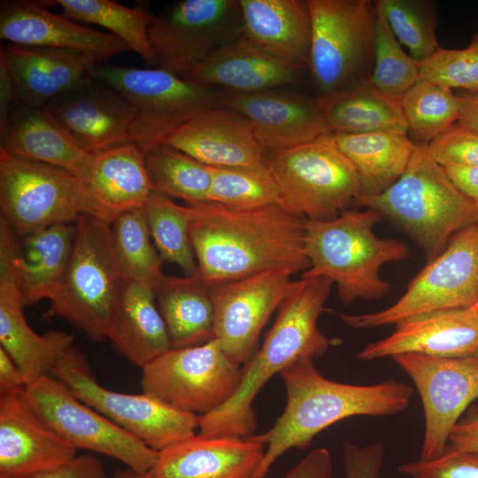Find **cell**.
Instances as JSON below:
<instances>
[{
  "mask_svg": "<svg viewBox=\"0 0 478 478\" xmlns=\"http://www.w3.org/2000/svg\"><path fill=\"white\" fill-rule=\"evenodd\" d=\"M392 33L420 63L439 48L436 4L430 0H374Z\"/></svg>",
  "mask_w": 478,
  "mask_h": 478,
  "instance_id": "cell-41",
  "label": "cell"
},
{
  "mask_svg": "<svg viewBox=\"0 0 478 478\" xmlns=\"http://www.w3.org/2000/svg\"><path fill=\"white\" fill-rule=\"evenodd\" d=\"M448 443L455 450L478 453V416L458 422L450 434Z\"/></svg>",
  "mask_w": 478,
  "mask_h": 478,
  "instance_id": "cell-50",
  "label": "cell"
},
{
  "mask_svg": "<svg viewBox=\"0 0 478 478\" xmlns=\"http://www.w3.org/2000/svg\"><path fill=\"white\" fill-rule=\"evenodd\" d=\"M197 276L210 287L267 271L310 267L307 219L274 204L236 209L211 201L187 204Z\"/></svg>",
  "mask_w": 478,
  "mask_h": 478,
  "instance_id": "cell-1",
  "label": "cell"
},
{
  "mask_svg": "<svg viewBox=\"0 0 478 478\" xmlns=\"http://www.w3.org/2000/svg\"><path fill=\"white\" fill-rule=\"evenodd\" d=\"M1 217L19 237L87 215L78 179L50 165L0 150Z\"/></svg>",
  "mask_w": 478,
  "mask_h": 478,
  "instance_id": "cell-14",
  "label": "cell"
},
{
  "mask_svg": "<svg viewBox=\"0 0 478 478\" xmlns=\"http://www.w3.org/2000/svg\"><path fill=\"white\" fill-rule=\"evenodd\" d=\"M355 203L399 226L420 244L428 261L457 232L478 223V205L456 187L422 143H415L396 182L381 194L359 196Z\"/></svg>",
  "mask_w": 478,
  "mask_h": 478,
  "instance_id": "cell-5",
  "label": "cell"
},
{
  "mask_svg": "<svg viewBox=\"0 0 478 478\" xmlns=\"http://www.w3.org/2000/svg\"><path fill=\"white\" fill-rule=\"evenodd\" d=\"M474 306L478 309V303Z\"/></svg>",
  "mask_w": 478,
  "mask_h": 478,
  "instance_id": "cell-56",
  "label": "cell"
},
{
  "mask_svg": "<svg viewBox=\"0 0 478 478\" xmlns=\"http://www.w3.org/2000/svg\"><path fill=\"white\" fill-rule=\"evenodd\" d=\"M154 293L172 348L197 346L213 338L211 287L197 274L182 277L164 275Z\"/></svg>",
  "mask_w": 478,
  "mask_h": 478,
  "instance_id": "cell-34",
  "label": "cell"
},
{
  "mask_svg": "<svg viewBox=\"0 0 478 478\" xmlns=\"http://www.w3.org/2000/svg\"><path fill=\"white\" fill-rule=\"evenodd\" d=\"M284 205L311 220L336 218L361 195L357 172L330 134L297 147L266 150Z\"/></svg>",
  "mask_w": 478,
  "mask_h": 478,
  "instance_id": "cell-10",
  "label": "cell"
},
{
  "mask_svg": "<svg viewBox=\"0 0 478 478\" xmlns=\"http://www.w3.org/2000/svg\"><path fill=\"white\" fill-rule=\"evenodd\" d=\"M306 68L268 53L244 34L197 66L188 80L233 92L301 87Z\"/></svg>",
  "mask_w": 478,
  "mask_h": 478,
  "instance_id": "cell-27",
  "label": "cell"
},
{
  "mask_svg": "<svg viewBox=\"0 0 478 478\" xmlns=\"http://www.w3.org/2000/svg\"><path fill=\"white\" fill-rule=\"evenodd\" d=\"M16 103L13 82L5 67L0 64V130L5 126Z\"/></svg>",
  "mask_w": 478,
  "mask_h": 478,
  "instance_id": "cell-53",
  "label": "cell"
},
{
  "mask_svg": "<svg viewBox=\"0 0 478 478\" xmlns=\"http://www.w3.org/2000/svg\"><path fill=\"white\" fill-rule=\"evenodd\" d=\"M420 79L444 88L478 90V32L465 49L440 47L420 63Z\"/></svg>",
  "mask_w": 478,
  "mask_h": 478,
  "instance_id": "cell-44",
  "label": "cell"
},
{
  "mask_svg": "<svg viewBox=\"0 0 478 478\" xmlns=\"http://www.w3.org/2000/svg\"><path fill=\"white\" fill-rule=\"evenodd\" d=\"M456 187L478 205V166L443 167Z\"/></svg>",
  "mask_w": 478,
  "mask_h": 478,
  "instance_id": "cell-51",
  "label": "cell"
},
{
  "mask_svg": "<svg viewBox=\"0 0 478 478\" xmlns=\"http://www.w3.org/2000/svg\"><path fill=\"white\" fill-rule=\"evenodd\" d=\"M312 19L308 74L316 96L370 79L377 10L371 0H307Z\"/></svg>",
  "mask_w": 478,
  "mask_h": 478,
  "instance_id": "cell-8",
  "label": "cell"
},
{
  "mask_svg": "<svg viewBox=\"0 0 478 478\" xmlns=\"http://www.w3.org/2000/svg\"><path fill=\"white\" fill-rule=\"evenodd\" d=\"M76 178L87 215L110 224L126 212L143 208L153 192L145 154L133 143L91 153Z\"/></svg>",
  "mask_w": 478,
  "mask_h": 478,
  "instance_id": "cell-21",
  "label": "cell"
},
{
  "mask_svg": "<svg viewBox=\"0 0 478 478\" xmlns=\"http://www.w3.org/2000/svg\"><path fill=\"white\" fill-rule=\"evenodd\" d=\"M286 405L274 425L252 437L266 445L256 478L291 448L305 449L314 436L335 423L354 416H389L405 411L412 388L396 379L372 385L335 382L324 377L313 360L296 362L280 373Z\"/></svg>",
  "mask_w": 478,
  "mask_h": 478,
  "instance_id": "cell-3",
  "label": "cell"
},
{
  "mask_svg": "<svg viewBox=\"0 0 478 478\" xmlns=\"http://www.w3.org/2000/svg\"><path fill=\"white\" fill-rule=\"evenodd\" d=\"M33 407L25 389L0 394V478H31L77 457Z\"/></svg>",
  "mask_w": 478,
  "mask_h": 478,
  "instance_id": "cell-19",
  "label": "cell"
},
{
  "mask_svg": "<svg viewBox=\"0 0 478 478\" xmlns=\"http://www.w3.org/2000/svg\"><path fill=\"white\" fill-rule=\"evenodd\" d=\"M111 229L115 255L127 279L154 289L165 274L143 208L120 214Z\"/></svg>",
  "mask_w": 478,
  "mask_h": 478,
  "instance_id": "cell-40",
  "label": "cell"
},
{
  "mask_svg": "<svg viewBox=\"0 0 478 478\" xmlns=\"http://www.w3.org/2000/svg\"><path fill=\"white\" fill-rule=\"evenodd\" d=\"M407 135L428 144L459 121L460 103L451 89L420 79L400 99Z\"/></svg>",
  "mask_w": 478,
  "mask_h": 478,
  "instance_id": "cell-38",
  "label": "cell"
},
{
  "mask_svg": "<svg viewBox=\"0 0 478 478\" xmlns=\"http://www.w3.org/2000/svg\"><path fill=\"white\" fill-rule=\"evenodd\" d=\"M76 236L75 223L52 225L19 238L14 258L15 276L24 305L58 292L66 274Z\"/></svg>",
  "mask_w": 478,
  "mask_h": 478,
  "instance_id": "cell-32",
  "label": "cell"
},
{
  "mask_svg": "<svg viewBox=\"0 0 478 478\" xmlns=\"http://www.w3.org/2000/svg\"><path fill=\"white\" fill-rule=\"evenodd\" d=\"M36 412L76 449L112 457L138 473H149L158 452L81 401L62 382L45 374L25 388Z\"/></svg>",
  "mask_w": 478,
  "mask_h": 478,
  "instance_id": "cell-15",
  "label": "cell"
},
{
  "mask_svg": "<svg viewBox=\"0 0 478 478\" xmlns=\"http://www.w3.org/2000/svg\"><path fill=\"white\" fill-rule=\"evenodd\" d=\"M114 478H152L148 473L135 472L130 468H124L114 474Z\"/></svg>",
  "mask_w": 478,
  "mask_h": 478,
  "instance_id": "cell-55",
  "label": "cell"
},
{
  "mask_svg": "<svg viewBox=\"0 0 478 478\" xmlns=\"http://www.w3.org/2000/svg\"><path fill=\"white\" fill-rule=\"evenodd\" d=\"M285 271H267L211 287L213 338L236 365L254 354L258 336L294 281Z\"/></svg>",
  "mask_w": 478,
  "mask_h": 478,
  "instance_id": "cell-17",
  "label": "cell"
},
{
  "mask_svg": "<svg viewBox=\"0 0 478 478\" xmlns=\"http://www.w3.org/2000/svg\"><path fill=\"white\" fill-rule=\"evenodd\" d=\"M334 466L329 451L317 448L311 451L283 478H333Z\"/></svg>",
  "mask_w": 478,
  "mask_h": 478,
  "instance_id": "cell-49",
  "label": "cell"
},
{
  "mask_svg": "<svg viewBox=\"0 0 478 478\" xmlns=\"http://www.w3.org/2000/svg\"><path fill=\"white\" fill-rule=\"evenodd\" d=\"M334 283L328 278H301L278 309L260 349L243 364L235 393L218 409L199 415L197 435L207 437H249L257 428L253 402L276 374L297 361L323 356L340 343L318 327Z\"/></svg>",
  "mask_w": 478,
  "mask_h": 478,
  "instance_id": "cell-2",
  "label": "cell"
},
{
  "mask_svg": "<svg viewBox=\"0 0 478 478\" xmlns=\"http://www.w3.org/2000/svg\"><path fill=\"white\" fill-rule=\"evenodd\" d=\"M26 383L19 367L0 346V394L23 390Z\"/></svg>",
  "mask_w": 478,
  "mask_h": 478,
  "instance_id": "cell-52",
  "label": "cell"
},
{
  "mask_svg": "<svg viewBox=\"0 0 478 478\" xmlns=\"http://www.w3.org/2000/svg\"><path fill=\"white\" fill-rule=\"evenodd\" d=\"M210 168L209 201L236 209L284 205L280 189L266 165L260 167Z\"/></svg>",
  "mask_w": 478,
  "mask_h": 478,
  "instance_id": "cell-42",
  "label": "cell"
},
{
  "mask_svg": "<svg viewBox=\"0 0 478 478\" xmlns=\"http://www.w3.org/2000/svg\"><path fill=\"white\" fill-rule=\"evenodd\" d=\"M414 353L436 358L478 357V309H453L405 319L385 338L369 343L356 357L372 361Z\"/></svg>",
  "mask_w": 478,
  "mask_h": 478,
  "instance_id": "cell-22",
  "label": "cell"
},
{
  "mask_svg": "<svg viewBox=\"0 0 478 478\" xmlns=\"http://www.w3.org/2000/svg\"><path fill=\"white\" fill-rule=\"evenodd\" d=\"M398 471L410 478H478V453L448 445L440 456L403 463Z\"/></svg>",
  "mask_w": 478,
  "mask_h": 478,
  "instance_id": "cell-45",
  "label": "cell"
},
{
  "mask_svg": "<svg viewBox=\"0 0 478 478\" xmlns=\"http://www.w3.org/2000/svg\"><path fill=\"white\" fill-rule=\"evenodd\" d=\"M427 147L443 167L478 166V133L457 123L429 142Z\"/></svg>",
  "mask_w": 478,
  "mask_h": 478,
  "instance_id": "cell-46",
  "label": "cell"
},
{
  "mask_svg": "<svg viewBox=\"0 0 478 478\" xmlns=\"http://www.w3.org/2000/svg\"><path fill=\"white\" fill-rule=\"evenodd\" d=\"M112 244L111 224L91 215L76 221L71 258L48 316H58L92 341L107 329L127 282Z\"/></svg>",
  "mask_w": 478,
  "mask_h": 478,
  "instance_id": "cell-6",
  "label": "cell"
},
{
  "mask_svg": "<svg viewBox=\"0 0 478 478\" xmlns=\"http://www.w3.org/2000/svg\"><path fill=\"white\" fill-rule=\"evenodd\" d=\"M335 147L355 168L360 196H375L389 189L405 172L415 143L406 133H331Z\"/></svg>",
  "mask_w": 478,
  "mask_h": 478,
  "instance_id": "cell-35",
  "label": "cell"
},
{
  "mask_svg": "<svg viewBox=\"0 0 478 478\" xmlns=\"http://www.w3.org/2000/svg\"><path fill=\"white\" fill-rule=\"evenodd\" d=\"M0 150L64 169L75 177L91 153L82 149L44 108L17 101L1 130Z\"/></svg>",
  "mask_w": 478,
  "mask_h": 478,
  "instance_id": "cell-29",
  "label": "cell"
},
{
  "mask_svg": "<svg viewBox=\"0 0 478 478\" xmlns=\"http://www.w3.org/2000/svg\"><path fill=\"white\" fill-rule=\"evenodd\" d=\"M243 34L240 0L175 1L149 27L157 67L182 78Z\"/></svg>",
  "mask_w": 478,
  "mask_h": 478,
  "instance_id": "cell-12",
  "label": "cell"
},
{
  "mask_svg": "<svg viewBox=\"0 0 478 478\" xmlns=\"http://www.w3.org/2000/svg\"><path fill=\"white\" fill-rule=\"evenodd\" d=\"M50 375L84 404L160 451L196 435L199 415L179 410L147 394L112 391L95 378L85 355L72 345L54 362Z\"/></svg>",
  "mask_w": 478,
  "mask_h": 478,
  "instance_id": "cell-11",
  "label": "cell"
},
{
  "mask_svg": "<svg viewBox=\"0 0 478 478\" xmlns=\"http://www.w3.org/2000/svg\"><path fill=\"white\" fill-rule=\"evenodd\" d=\"M385 458L382 441L359 446L343 441V462L344 478H381Z\"/></svg>",
  "mask_w": 478,
  "mask_h": 478,
  "instance_id": "cell-47",
  "label": "cell"
},
{
  "mask_svg": "<svg viewBox=\"0 0 478 478\" xmlns=\"http://www.w3.org/2000/svg\"><path fill=\"white\" fill-rule=\"evenodd\" d=\"M93 75L117 89L133 107L129 143L144 154L197 114L220 106L228 92L158 67L98 64Z\"/></svg>",
  "mask_w": 478,
  "mask_h": 478,
  "instance_id": "cell-7",
  "label": "cell"
},
{
  "mask_svg": "<svg viewBox=\"0 0 478 478\" xmlns=\"http://www.w3.org/2000/svg\"><path fill=\"white\" fill-rule=\"evenodd\" d=\"M244 35L282 60L308 70L312 19L307 0H240Z\"/></svg>",
  "mask_w": 478,
  "mask_h": 478,
  "instance_id": "cell-30",
  "label": "cell"
},
{
  "mask_svg": "<svg viewBox=\"0 0 478 478\" xmlns=\"http://www.w3.org/2000/svg\"><path fill=\"white\" fill-rule=\"evenodd\" d=\"M58 4L66 18L101 26L122 40L144 63L157 67L158 63L149 39L153 14L145 7L130 8L111 0L42 1Z\"/></svg>",
  "mask_w": 478,
  "mask_h": 478,
  "instance_id": "cell-36",
  "label": "cell"
},
{
  "mask_svg": "<svg viewBox=\"0 0 478 478\" xmlns=\"http://www.w3.org/2000/svg\"><path fill=\"white\" fill-rule=\"evenodd\" d=\"M21 294L13 263H0V346L9 354L22 374L26 386L45 374L66 349L73 336L52 330L36 334L26 320Z\"/></svg>",
  "mask_w": 478,
  "mask_h": 478,
  "instance_id": "cell-28",
  "label": "cell"
},
{
  "mask_svg": "<svg viewBox=\"0 0 478 478\" xmlns=\"http://www.w3.org/2000/svg\"><path fill=\"white\" fill-rule=\"evenodd\" d=\"M381 217L366 208L346 209L328 220H307L305 248L310 267L301 278L329 279L345 305L384 297L391 284L380 276L381 268L407 259L411 252L405 243L374 233Z\"/></svg>",
  "mask_w": 478,
  "mask_h": 478,
  "instance_id": "cell-4",
  "label": "cell"
},
{
  "mask_svg": "<svg viewBox=\"0 0 478 478\" xmlns=\"http://www.w3.org/2000/svg\"><path fill=\"white\" fill-rule=\"evenodd\" d=\"M145 165L153 192L187 204L209 201L210 166L166 144L148 151Z\"/></svg>",
  "mask_w": 478,
  "mask_h": 478,
  "instance_id": "cell-37",
  "label": "cell"
},
{
  "mask_svg": "<svg viewBox=\"0 0 478 478\" xmlns=\"http://www.w3.org/2000/svg\"><path fill=\"white\" fill-rule=\"evenodd\" d=\"M320 99L331 133L407 134L400 100L383 94L370 79L354 82Z\"/></svg>",
  "mask_w": 478,
  "mask_h": 478,
  "instance_id": "cell-33",
  "label": "cell"
},
{
  "mask_svg": "<svg viewBox=\"0 0 478 478\" xmlns=\"http://www.w3.org/2000/svg\"><path fill=\"white\" fill-rule=\"evenodd\" d=\"M163 144L212 167H260L266 150L240 113L217 106L197 114L173 132Z\"/></svg>",
  "mask_w": 478,
  "mask_h": 478,
  "instance_id": "cell-25",
  "label": "cell"
},
{
  "mask_svg": "<svg viewBox=\"0 0 478 478\" xmlns=\"http://www.w3.org/2000/svg\"><path fill=\"white\" fill-rule=\"evenodd\" d=\"M152 242L162 260L177 265L185 276L197 272V263L189 237L188 205L152 192L143 207Z\"/></svg>",
  "mask_w": 478,
  "mask_h": 478,
  "instance_id": "cell-39",
  "label": "cell"
},
{
  "mask_svg": "<svg viewBox=\"0 0 478 478\" xmlns=\"http://www.w3.org/2000/svg\"><path fill=\"white\" fill-rule=\"evenodd\" d=\"M377 14L370 80L383 94L400 100L420 80V63L404 50L384 17L378 11Z\"/></svg>",
  "mask_w": 478,
  "mask_h": 478,
  "instance_id": "cell-43",
  "label": "cell"
},
{
  "mask_svg": "<svg viewBox=\"0 0 478 478\" xmlns=\"http://www.w3.org/2000/svg\"><path fill=\"white\" fill-rule=\"evenodd\" d=\"M31 478H108L104 464L91 454L75 457L69 463Z\"/></svg>",
  "mask_w": 478,
  "mask_h": 478,
  "instance_id": "cell-48",
  "label": "cell"
},
{
  "mask_svg": "<svg viewBox=\"0 0 478 478\" xmlns=\"http://www.w3.org/2000/svg\"><path fill=\"white\" fill-rule=\"evenodd\" d=\"M220 106L246 118L266 150L297 147L331 134L320 96L296 87L249 93L228 91Z\"/></svg>",
  "mask_w": 478,
  "mask_h": 478,
  "instance_id": "cell-18",
  "label": "cell"
},
{
  "mask_svg": "<svg viewBox=\"0 0 478 478\" xmlns=\"http://www.w3.org/2000/svg\"><path fill=\"white\" fill-rule=\"evenodd\" d=\"M0 38L19 45L86 52L99 61L131 50L116 35L80 25L33 0L1 1Z\"/></svg>",
  "mask_w": 478,
  "mask_h": 478,
  "instance_id": "cell-23",
  "label": "cell"
},
{
  "mask_svg": "<svg viewBox=\"0 0 478 478\" xmlns=\"http://www.w3.org/2000/svg\"><path fill=\"white\" fill-rule=\"evenodd\" d=\"M413 382L423 407L420 459L440 456L466 407L478 398V357L448 358L414 353L391 358Z\"/></svg>",
  "mask_w": 478,
  "mask_h": 478,
  "instance_id": "cell-16",
  "label": "cell"
},
{
  "mask_svg": "<svg viewBox=\"0 0 478 478\" xmlns=\"http://www.w3.org/2000/svg\"><path fill=\"white\" fill-rule=\"evenodd\" d=\"M106 338L140 368L172 348L150 285L127 281L110 321Z\"/></svg>",
  "mask_w": 478,
  "mask_h": 478,
  "instance_id": "cell-31",
  "label": "cell"
},
{
  "mask_svg": "<svg viewBox=\"0 0 478 478\" xmlns=\"http://www.w3.org/2000/svg\"><path fill=\"white\" fill-rule=\"evenodd\" d=\"M44 108L89 153L129 143L133 107L117 89L94 75Z\"/></svg>",
  "mask_w": 478,
  "mask_h": 478,
  "instance_id": "cell-20",
  "label": "cell"
},
{
  "mask_svg": "<svg viewBox=\"0 0 478 478\" xmlns=\"http://www.w3.org/2000/svg\"><path fill=\"white\" fill-rule=\"evenodd\" d=\"M242 367L212 338L190 347L171 348L142 368L143 393L179 410L206 414L236 390Z\"/></svg>",
  "mask_w": 478,
  "mask_h": 478,
  "instance_id": "cell-13",
  "label": "cell"
},
{
  "mask_svg": "<svg viewBox=\"0 0 478 478\" xmlns=\"http://www.w3.org/2000/svg\"><path fill=\"white\" fill-rule=\"evenodd\" d=\"M460 114L458 125L478 133V90L459 96Z\"/></svg>",
  "mask_w": 478,
  "mask_h": 478,
  "instance_id": "cell-54",
  "label": "cell"
},
{
  "mask_svg": "<svg viewBox=\"0 0 478 478\" xmlns=\"http://www.w3.org/2000/svg\"><path fill=\"white\" fill-rule=\"evenodd\" d=\"M266 445L249 437L197 434L160 451L152 478H256Z\"/></svg>",
  "mask_w": 478,
  "mask_h": 478,
  "instance_id": "cell-26",
  "label": "cell"
},
{
  "mask_svg": "<svg viewBox=\"0 0 478 478\" xmlns=\"http://www.w3.org/2000/svg\"><path fill=\"white\" fill-rule=\"evenodd\" d=\"M99 62L91 54L58 48L10 43L0 50L17 101L29 107H45L93 76Z\"/></svg>",
  "mask_w": 478,
  "mask_h": 478,
  "instance_id": "cell-24",
  "label": "cell"
},
{
  "mask_svg": "<svg viewBox=\"0 0 478 478\" xmlns=\"http://www.w3.org/2000/svg\"><path fill=\"white\" fill-rule=\"evenodd\" d=\"M478 303V223L457 232L444 250L411 280L405 292L390 306L374 312H336L345 325L366 329L414 316Z\"/></svg>",
  "mask_w": 478,
  "mask_h": 478,
  "instance_id": "cell-9",
  "label": "cell"
}]
</instances>
